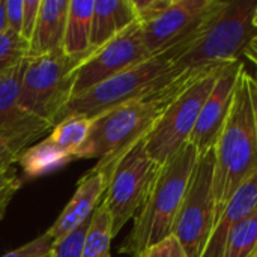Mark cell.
<instances>
[{"mask_svg": "<svg viewBox=\"0 0 257 257\" xmlns=\"http://www.w3.org/2000/svg\"><path fill=\"white\" fill-rule=\"evenodd\" d=\"M71 161L74 160L54 148L48 139L29 146L18 158V164L27 178H39L54 173Z\"/></svg>", "mask_w": 257, "mask_h": 257, "instance_id": "cell-19", "label": "cell"}, {"mask_svg": "<svg viewBox=\"0 0 257 257\" xmlns=\"http://www.w3.org/2000/svg\"><path fill=\"white\" fill-rule=\"evenodd\" d=\"M226 0H170L155 18L139 23L148 51L155 56L200 33Z\"/></svg>", "mask_w": 257, "mask_h": 257, "instance_id": "cell-11", "label": "cell"}, {"mask_svg": "<svg viewBox=\"0 0 257 257\" xmlns=\"http://www.w3.org/2000/svg\"><path fill=\"white\" fill-rule=\"evenodd\" d=\"M256 209H257V203H256Z\"/></svg>", "mask_w": 257, "mask_h": 257, "instance_id": "cell-38", "label": "cell"}, {"mask_svg": "<svg viewBox=\"0 0 257 257\" xmlns=\"http://www.w3.org/2000/svg\"><path fill=\"white\" fill-rule=\"evenodd\" d=\"M23 181L14 167L0 170V221L3 220L9 203L12 202L17 191L21 188Z\"/></svg>", "mask_w": 257, "mask_h": 257, "instance_id": "cell-25", "label": "cell"}, {"mask_svg": "<svg viewBox=\"0 0 257 257\" xmlns=\"http://www.w3.org/2000/svg\"><path fill=\"white\" fill-rule=\"evenodd\" d=\"M152 57L148 51L139 21L108 41L105 45L90 51L72 71L71 99L81 96L95 86L123 72L125 69Z\"/></svg>", "mask_w": 257, "mask_h": 257, "instance_id": "cell-10", "label": "cell"}, {"mask_svg": "<svg viewBox=\"0 0 257 257\" xmlns=\"http://www.w3.org/2000/svg\"><path fill=\"white\" fill-rule=\"evenodd\" d=\"M206 69L182 72L161 92L139 101L122 104L93 117L89 137L75 154V160L96 158L98 167L108 170L113 169L125 152L148 136L166 107L190 83V80Z\"/></svg>", "mask_w": 257, "mask_h": 257, "instance_id": "cell-1", "label": "cell"}, {"mask_svg": "<svg viewBox=\"0 0 257 257\" xmlns=\"http://www.w3.org/2000/svg\"><path fill=\"white\" fill-rule=\"evenodd\" d=\"M93 0H69L62 51L77 60L90 53Z\"/></svg>", "mask_w": 257, "mask_h": 257, "instance_id": "cell-18", "label": "cell"}, {"mask_svg": "<svg viewBox=\"0 0 257 257\" xmlns=\"http://www.w3.org/2000/svg\"><path fill=\"white\" fill-rule=\"evenodd\" d=\"M29 57V42L18 33H0V74L15 68Z\"/></svg>", "mask_w": 257, "mask_h": 257, "instance_id": "cell-23", "label": "cell"}, {"mask_svg": "<svg viewBox=\"0 0 257 257\" xmlns=\"http://www.w3.org/2000/svg\"><path fill=\"white\" fill-rule=\"evenodd\" d=\"M254 83H256V87H257V78H254Z\"/></svg>", "mask_w": 257, "mask_h": 257, "instance_id": "cell-37", "label": "cell"}, {"mask_svg": "<svg viewBox=\"0 0 257 257\" xmlns=\"http://www.w3.org/2000/svg\"><path fill=\"white\" fill-rule=\"evenodd\" d=\"M197 158L196 149L187 143L160 166L154 184L134 217L133 229L119 247V253L139 257L172 235Z\"/></svg>", "mask_w": 257, "mask_h": 257, "instance_id": "cell-3", "label": "cell"}, {"mask_svg": "<svg viewBox=\"0 0 257 257\" xmlns=\"http://www.w3.org/2000/svg\"><path fill=\"white\" fill-rule=\"evenodd\" d=\"M251 257H257V248H256V251L253 253V256H251Z\"/></svg>", "mask_w": 257, "mask_h": 257, "instance_id": "cell-35", "label": "cell"}, {"mask_svg": "<svg viewBox=\"0 0 257 257\" xmlns=\"http://www.w3.org/2000/svg\"><path fill=\"white\" fill-rule=\"evenodd\" d=\"M256 173L257 134L250 95V74L242 66L229 117L214 145V224L239 187Z\"/></svg>", "mask_w": 257, "mask_h": 257, "instance_id": "cell-2", "label": "cell"}, {"mask_svg": "<svg viewBox=\"0 0 257 257\" xmlns=\"http://www.w3.org/2000/svg\"><path fill=\"white\" fill-rule=\"evenodd\" d=\"M111 172L107 169L95 166L87 175H84L78 184L72 199L68 202L65 209L60 212L53 226L47 233L53 241H59L81 226L87 218L92 217L93 211L98 208L108 187Z\"/></svg>", "mask_w": 257, "mask_h": 257, "instance_id": "cell-14", "label": "cell"}, {"mask_svg": "<svg viewBox=\"0 0 257 257\" xmlns=\"http://www.w3.org/2000/svg\"><path fill=\"white\" fill-rule=\"evenodd\" d=\"M136 21L133 0H96L92 17L90 51L105 45Z\"/></svg>", "mask_w": 257, "mask_h": 257, "instance_id": "cell-17", "label": "cell"}, {"mask_svg": "<svg viewBox=\"0 0 257 257\" xmlns=\"http://www.w3.org/2000/svg\"><path fill=\"white\" fill-rule=\"evenodd\" d=\"M53 244H54L53 238L45 232V233L39 235L38 238L32 239L30 242L0 257H44L51 253Z\"/></svg>", "mask_w": 257, "mask_h": 257, "instance_id": "cell-27", "label": "cell"}, {"mask_svg": "<svg viewBox=\"0 0 257 257\" xmlns=\"http://www.w3.org/2000/svg\"><path fill=\"white\" fill-rule=\"evenodd\" d=\"M256 6L254 0H226L191 47L175 60V72L181 75L187 71L239 62L257 36L253 23Z\"/></svg>", "mask_w": 257, "mask_h": 257, "instance_id": "cell-5", "label": "cell"}, {"mask_svg": "<svg viewBox=\"0 0 257 257\" xmlns=\"http://www.w3.org/2000/svg\"><path fill=\"white\" fill-rule=\"evenodd\" d=\"M29 146L32 145H29L23 139L0 134V170L14 167V164L18 163L21 152L27 149Z\"/></svg>", "mask_w": 257, "mask_h": 257, "instance_id": "cell-26", "label": "cell"}, {"mask_svg": "<svg viewBox=\"0 0 257 257\" xmlns=\"http://www.w3.org/2000/svg\"><path fill=\"white\" fill-rule=\"evenodd\" d=\"M226 66L209 68L191 78L158 117L145 137V148L157 164H164L188 143L202 107Z\"/></svg>", "mask_w": 257, "mask_h": 257, "instance_id": "cell-6", "label": "cell"}, {"mask_svg": "<svg viewBox=\"0 0 257 257\" xmlns=\"http://www.w3.org/2000/svg\"><path fill=\"white\" fill-rule=\"evenodd\" d=\"M44 257H51V253H50V254H47V256H44Z\"/></svg>", "mask_w": 257, "mask_h": 257, "instance_id": "cell-36", "label": "cell"}, {"mask_svg": "<svg viewBox=\"0 0 257 257\" xmlns=\"http://www.w3.org/2000/svg\"><path fill=\"white\" fill-rule=\"evenodd\" d=\"M90 220L92 217L87 218L81 226H78L65 238L54 241L53 248H51V257H81L83 242H84V236L87 233Z\"/></svg>", "mask_w": 257, "mask_h": 257, "instance_id": "cell-24", "label": "cell"}, {"mask_svg": "<svg viewBox=\"0 0 257 257\" xmlns=\"http://www.w3.org/2000/svg\"><path fill=\"white\" fill-rule=\"evenodd\" d=\"M139 257H188V254L185 253V250L179 244V241L173 235H170L164 241L148 248Z\"/></svg>", "mask_w": 257, "mask_h": 257, "instance_id": "cell-28", "label": "cell"}, {"mask_svg": "<svg viewBox=\"0 0 257 257\" xmlns=\"http://www.w3.org/2000/svg\"><path fill=\"white\" fill-rule=\"evenodd\" d=\"M92 119L80 114H72L60 120L47 137L50 143L65 155L75 160V154L89 137Z\"/></svg>", "mask_w": 257, "mask_h": 257, "instance_id": "cell-20", "label": "cell"}, {"mask_svg": "<svg viewBox=\"0 0 257 257\" xmlns=\"http://www.w3.org/2000/svg\"><path fill=\"white\" fill-rule=\"evenodd\" d=\"M253 23H254V26L257 27V6H256V11H254V14H253Z\"/></svg>", "mask_w": 257, "mask_h": 257, "instance_id": "cell-34", "label": "cell"}, {"mask_svg": "<svg viewBox=\"0 0 257 257\" xmlns=\"http://www.w3.org/2000/svg\"><path fill=\"white\" fill-rule=\"evenodd\" d=\"M160 170L145 148V139L114 164L102 202L111 218L113 236L136 217Z\"/></svg>", "mask_w": 257, "mask_h": 257, "instance_id": "cell-8", "label": "cell"}, {"mask_svg": "<svg viewBox=\"0 0 257 257\" xmlns=\"http://www.w3.org/2000/svg\"><path fill=\"white\" fill-rule=\"evenodd\" d=\"M6 0H0V33L8 30V24H6V6H5Z\"/></svg>", "mask_w": 257, "mask_h": 257, "instance_id": "cell-33", "label": "cell"}, {"mask_svg": "<svg viewBox=\"0 0 257 257\" xmlns=\"http://www.w3.org/2000/svg\"><path fill=\"white\" fill-rule=\"evenodd\" d=\"M257 248V209L229 233L221 257H251Z\"/></svg>", "mask_w": 257, "mask_h": 257, "instance_id": "cell-22", "label": "cell"}, {"mask_svg": "<svg viewBox=\"0 0 257 257\" xmlns=\"http://www.w3.org/2000/svg\"><path fill=\"white\" fill-rule=\"evenodd\" d=\"M244 56H247L248 59H251L253 62H256L257 63V36H254V38L251 39V42H250L248 48L245 50V54H244Z\"/></svg>", "mask_w": 257, "mask_h": 257, "instance_id": "cell-32", "label": "cell"}, {"mask_svg": "<svg viewBox=\"0 0 257 257\" xmlns=\"http://www.w3.org/2000/svg\"><path fill=\"white\" fill-rule=\"evenodd\" d=\"M24 62L0 74V134L23 139L29 145H33L39 137L51 133L53 126L30 116L20 105Z\"/></svg>", "mask_w": 257, "mask_h": 257, "instance_id": "cell-13", "label": "cell"}, {"mask_svg": "<svg viewBox=\"0 0 257 257\" xmlns=\"http://www.w3.org/2000/svg\"><path fill=\"white\" fill-rule=\"evenodd\" d=\"M178 56L179 50L172 47L108 78L81 96L69 99L60 111L56 125L72 114L93 119L107 110L161 92L179 77L173 68Z\"/></svg>", "mask_w": 257, "mask_h": 257, "instance_id": "cell-4", "label": "cell"}, {"mask_svg": "<svg viewBox=\"0 0 257 257\" xmlns=\"http://www.w3.org/2000/svg\"><path fill=\"white\" fill-rule=\"evenodd\" d=\"M69 0H42L35 32L29 42V57L62 50Z\"/></svg>", "mask_w": 257, "mask_h": 257, "instance_id": "cell-16", "label": "cell"}, {"mask_svg": "<svg viewBox=\"0 0 257 257\" xmlns=\"http://www.w3.org/2000/svg\"><path fill=\"white\" fill-rule=\"evenodd\" d=\"M42 0H24V11H23V27H21V36L30 42L32 35L36 27V21L39 17Z\"/></svg>", "mask_w": 257, "mask_h": 257, "instance_id": "cell-29", "label": "cell"}, {"mask_svg": "<svg viewBox=\"0 0 257 257\" xmlns=\"http://www.w3.org/2000/svg\"><path fill=\"white\" fill-rule=\"evenodd\" d=\"M214 149L200 155L193 169L172 235L188 257H202L215 221L214 209Z\"/></svg>", "mask_w": 257, "mask_h": 257, "instance_id": "cell-9", "label": "cell"}, {"mask_svg": "<svg viewBox=\"0 0 257 257\" xmlns=\"http://www.w3.org/2000/svg\"><path fill=\"white\" fill-rule=\"evenodd\" d=\"M113 238L111 218L105 203L101 200L92 214V220L83 242L81 257H111L110 248Z\"/></svg>", "mask_w": 257, "mask_h": 257, "instance_id": "cell-21", "label": "cell"}, {"mask_svg": "<svg viewBox=\"0 0 257 257\" xmlns=\"http://www.w3.org/2000/svg\"><path fill=\"white\" fill-rule=\"evenodd\" d=\"M6 24L8 30L21 35L23 27V11H24V0H6Z\"/></svg>", "mask_w": 257, "mask_h": 257, "instance_id": "cell-30", "label": "cell"}, {"mask_svg": "<svg viewBox=\"0 0 257 257\" xmlns=\"http://www.w3.org/2000/svg\"><path fill=\"white\" fill-rule=\"evenodd\" d=\"M257 203V173L250 178L239 190L233 194V197L226 205L223 214L214 224L208 244L203 250L202 257H221L226 239L232 229L238 226L242 220H245L250 214L256 211Z\"/></svg>", "mask_w": 257, "mask_h": 257, "instance_id": "cell-15", "label": "cell"}, {"mask_svg": "<svg viewBox=\"0 0 257 257\" xmlns=\"http://www.w3.org/2000/svg\"><path fill=\"white\" fill-rule=\"evenodd\" d=\"M250 95H251V104H253V114H254V126L257 134V87L254 78L250 75Z\"/></svg>", "mask_w": 257, "mask_h": 257, "instance_id": "cell-31", "label": "cell"}, {"mask_svg": "<svg viewBox=\"0 0 257 257\" xmlns=\"http://www.w3.org/2000/svg\"><path fill=\"white\" fill-rule=\"evenodd\" d=\"M242 66L244 63L241 60L227 65L220 74L215 86L212 87L209 96L202 107L196 126L188 140L199 157L214 149V145L229 117L235 87Z\"/></svg>", "mask_w": 257, "mask_h": 257, "instance_id": "cell-12", "label": "cell"}, {"mask_svg": "<svg viewBox=\"0 0 257 257\" xmlns=\"http://www.w3.org/2000/svg\"><path fill=\"white\" fill-rule=\"evenodd\" d=\"M80 62L62 50L27 57L20 87L21 108L54 128L60 111L71 99L72 71Z\"/></svg>", "mask_w": 257, "mask_h": 257, "instance_id": "cell-7", "label": "cell"}]
</instances>
